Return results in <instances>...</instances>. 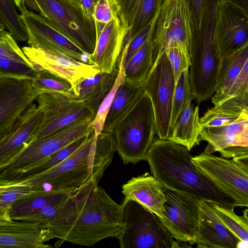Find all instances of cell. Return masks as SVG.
Segmentation results:
<instances>
[{
    "instance_id": "1",
    "label": "cell",
    "mask_w": 248,
    "mask_h": 248,
    "mask_svg": "<svg viewBox=\"0 0 248 248\" xmlns=\"http://www.w3.org/2000/svg\"><path fill=\"white\" fill-rule=\"evenodd\" d=\"M91 179L59 204L46 226L60 245L67 242L92 247L101 240L116 237L124 229L123 209Z\"/></svg>"
},
{
    "instance_id": "2",
    "label": "cell",
    "mask_w": 248,
    "mask_h": 248,
    "mask_svg": "<svg viewBox=\"0 0 248 248\" xmlns=\"http://www.w3.org/2000/svg\"><path fill=\"white\" fill-rule=\"evenodd\" d=\"M190 151L169 140L154 139L146 156L152 175L162 186L230 208L236 202L201 172L192 161Z\"/></svg>"
},
{
    "instance_id": "3",
    "label": "cell",
    "mask_w": 248,
    "mask_h": 248,
    "mask_svg": "<svg viewBox=\"0 0 248 248\" xmlns=\"http://www.w3.org/2000/svg\"><path fill=\"white\" fill-rule=\"evenodd\" d=\"M116 152L111 132L97 136L93 130L73 154L50 169L25 181L33 189H52L70 194L91 179L99 182Z\"/></svg>"
},
{
    "instance_id": "4",
    "label": "cell",
    "mask_w": 248,
    "mask_h": 248,
    "mask_svg": "<svg viewBox=\"0 0 248 248\" xmlns=\"http://www.w3.org/2000/svg\"><path fill=\"white\" fill-rule=\"evenodd\" d=\"M152 32L153 65L170 48L180 49L190 61L196 40L194 18L188 0H161Z\"/></svg>"
},
{
    "instance_id": "5",
    "label": "cell",
    "mask_w": 248,
    "mask_h": 248,
    "mask_svg": "<svg viewBox=\"0 0 248 248\" xmlns=\"http://www.w3.org/2000/svg\"><path fill=\"white\" fill-rule=\"evenodd\" d=\"M111 132L116 151L124 164L146 160L155 134V124L152 104L144 91Z\"/></svg>"
},
{
    "instance_id": "6",
    "label": "cell",
    "mask_w": 248,
    "mask_h": 248,
    "mask_svg": "<svg viewBox=\"0 0 248 248\" xmlns=\"http://www.w3.org/2000/svg\"><path fill=\"white\" fill-rule=\"evenodd\" d=\"M26 7L36 12L51 26L91 57L97 40L94 20L89 18L69 0H25Z\"/></svg>"
},
{
    "instance_id": "7",
    "label": "cell",
    "mask_w": 248,
    "mask_h": 248,
    "mask_svg": "<svg viewBox=\"0 0 248 248\" xmlns=\"http://www.w3.org/2000/svg\"><path fill=\"white\" fill-rule=\"evenodd\" d=\"M211 0L207 17L200 37L192 48L189 79L194 100L200 104L215 93L222 59L214 43L215 6Z\"/></svg>"
},
{
    "instance_id": "8",
    "label": "cell",
    "mask_w": 248,
    "mask_h": 248,
    "mask_svg": "<svg viewBox=\"0 0 248 248\" xmlns=\"http://www.w3.org/2000/svg\"><path fill=\"white\" fill-rule=\"evenodd\" d=\"M121 204L125 227L116 237L121 248H180L156 215L125 197Z\"/></svg>"
},
{
    "instance_id": "9",
    "label": "cell",
    "mask_w": 248,
    "mask_h": 248,
    "mask_svg": "<svg viewBox=\"0 0 248 248\" xmlns=\"http://www.w3.org/2000/svg\"><path fill=\"white\" fill-rule=\"evenodd\" d=\"M198 169L234 200L248 206V155L232 159L202 153L191 159Z\"/></svg>"
},
{
    "instance_id": "10",
    "label": "cell",
    "mask_w": 248,
    "mask_h": 248,
    "mask_svg": "<svg viewBox=\"0 0 248 248\" xmlns=\"http://www.w3.org/2000/svg\"><path fill=\"white\" fill-rule=\"evenodd\" d=\"M140 84L152 104L157 138L169 140L172 132L171 114L175 82L171 65L165 54L152 66Z\"/></svg>"
},
{
    "instance_id": "11",
    "label": "cell",
    "mask_w": 248,
    "mask_h": 248,
    "mask_svg": "<svg viewBox=\"0 0 248 248\" xmlns=\"http://www.w3.org/2000/svg\"><path fill=\"white\" fill-rule=\"evenodd\" d=\"M93 118L83 119L31 141L9 165L0 170V178L23 172L74 140L90 134Z\"/></svg>"
},
{
    "instance_id": "12",
    "label": "cell",
    "mask_w": 248,
    "mask_h": 248,
    "mask_svg": "<svg viewBox=\"0 0 248 248\" xmlns=\"http://www.w3.org/2000/svg\"><path fill=\"white\" fill-rule=\"evenodd\" d=\"M213 40L222 60L248 46V11L228 0H217Z\"/></svg>"
},
{
    "instance_id": "13",
    "label": "cell",
    "mask_w": 248,
    "mask_h": 248,
    "mask_svg": "<svg viewBox=\"0 0 248 248\" xmlns=\"http://www.w3.org/2000/svg\"><path fill=\"white\" fill-rule=\"evenodd\" d=\"M164 218L160 219L177 241L196 243L199 225L200 200L183 193L164 188Z\"/></svg>"
},
{
    "instance_id": "14",
    "label": "cell",
    "mask_w": 248,
    "mask_h": 248,
    "mask_svg": "<svg viewBox=\"0 0 248 248\" xmlns=\"http://www.w3.org/2000/svg\"><path fill=\"white\" fill-rule=\"evenodd\" d=\"M20 11L29 46L92 64L90 55L51 26L40 15L29 10L27 7Z\"/></svg>"
},
{
    "instance_id": "15",
    "label": "cell",
    "mask_w": 248,
    "mask_h": 248,
    "mask_svg": "<svg viewBox=\"0 0 248 248\" xmlns=\"http://www.w3.org/2000/svg\"><path fill=\"white\" fill-rule=\"evenodd\" d=\"M41 93L32 79L0 78V140Z\"/></svg>"
},
{
    "instance_id": "16",
    "label": "cell",
    "mask_w": 248,
    "mask_h": 248,
    "mask_svg": "<svg viewBox=\"0 0 248 248\" xmlns=\"http://www.w3.org/2000/svg\"><path fill=\"white\" fill-rule=\"evenodd\" d=\"M199 140L208 142L206 154L218 152L224 158L248 155V113L227 125L201 129Z\"/></svg>"
},
{
    "instance_id": "17",
    "label": "cell",
    "mask_w": 248,
    "mask_h": 248,
    "mask_svg": "<svg viewBox=\"0 0 248 248\" xmlns=\"http://www.w3.org/2000/svg\"><path fill=\"white\" fill-rule=\"evenodd\" d=\"M21 49L37 71L46 70L65 79L71 84L74 93L81 81L99 72L93 64L40 48L29 46Z\"/></svg>"
},
{
    "instance_id": "18",
    "label": "cell",
    "mask_w": 248,
    "mask_h": 248,
    "mask_svg": "<svg viewBox=\"0 0 248 248\" xmlns=\"http://www.w3.org/2000/svg\"><path fill=\"white\" fill-rule=\"evenodd\" d=\"M43 113L32 103L0 140V170L9 165L31 141L40 126Z\"/></svg>"
},
{
    "instance_id": "19",
    "label": "cell",
    "mask_w": 248,
    "mask_h": 248,
    "mask_svg": "<svg viewBox=\"0 0 248 248\" xmlns=\"http://www.w3.org/2000/svg\"><path fill=\"white\" fill-rule=\"evenodd\" d=\"M52 231L37 222L0 217V248H50Z\"/></svg>"
},
{
    "instance_id": "20",
    "label": "cell",
    "mask_w": 248,
    "mask_h": 248,
    "mask_svg": "<svg viewBox=\"0 0 248 248\" xmlns=\"http://www.w3.org/2000/svg\"><path fill=\"white\" fill-rule=\"evenodd\" d=\"M130 30L117 16L105 25L97 37L95 50L91 56L92 64L99 72L109 73L119 67V57Z\"/></svg>"
},
{
    "instance_id": "21",
    "label": "cell",
    "mask_w": 248,
    "mask_h": 248,
    "mask_svg": "<svg viewBox=\"0 0 248 248\" xmlns=\"http://www.w3.org/2000/svg\"><path fill=\"white\" fill-rule=\"evenodd\" d=\"M200 216L196 238L198 248H245L240 239L220 221L210 202L200 201Z\"/></svg>"
},
{
    "instance_id": "22",
    "label": "cell",
    "mask_w": 248,
    "mask_h": 248,
    "mask_svg": "<svg viewBox=\"0 0 248 248\" xmlns=\"http://www.w3.org/2000/svg\"><path fill=\"white\" fill-rule=\"evenodd\" d=\"M164 188L153 176L147 173L132 177L122 186V192L156 215L164 218V204L166 200Z\"/></svg>"
},
{
    "instance_id": "23",
    "label": "cell",
    "mask_w": 248,
    "mask_h": 248,
    "mask_svg": "<svg viewBox=\"0 0 248 248\" xmlns=\"http://www.w3.org/2000/svg\"><path fill=\"white\" fill-rule=\"evenodd\" d=\"M119 67L111 72H99L81 81L76 87V99L83 104L94 118L101 103L113 87Z\"/></svg>"
},
{
    "instance_id": "24",
    "label": "cell",
    "mask_w": 248,
    "mask_h": 248,
    "mask_svg": "<svg viewBox=\"0 0 248 248\" xmlns=\"http://www.w3.org/2000/svg\"><path fill=\"white\" fill-rule=\"evenodd\" d=\"M143 92L140 83L124 77L116 91L102 131L111 132L117 123L133 107Z\"/></svg>"
},
{
    "instance_id": "25",
    "label": "cell",
    "mask_w": 248,
    "mask_h": 248,
    "mask_svg": "<svg viewBox=\"0 0 248 248\" xmlns=\"http://www.w3.org/2000/svg\"><path fill=\"white\" fill-rule=\"evenodd\" d=\"M70 194L52 189H33L12 204L8 209V216L12 220H20L23 217L47 205L57 203L67 198Z\"/></svg>"
},
{
    "instance_id": "26",
    "label": "cell",
    "mask_w": 248,
    "mask_h": 248,
    "mask_svg": "<svg viewBox=\"0 0 248 248\" xmlns=\"http://www.w3.org/2000/svg\"><path fill=\"white\" fill-rule=\"evenodd\" d=\"M188 99L177 118L169 140L182 144L191 151L199 144V108Z\"/></svg>"
},
{
    "instance_id": "27",
    "label": "cell",
    "mask_w": 248,
    "mask_h": 248,
    "mask_svg": "<svg viewBox=\"0 0 248 248\" xmlns=\"http://www.w3.org/2000/svg\"><path fill=\"white\" fill-rule=\"evenodd\" d=\"M93 118L91 112L80 102L76 100L59 111L48 115H44L43 120L33 135L31 141L36 139L50 135L75 122Z\"/></svg>"
},
{
    "instance_id": "28",
    "label": "cell",
    "mask_w": 248,
    "mask_h": 248,
    "mask_svg": "<svg viewBox=\"0 0 248 248\" xmlns=\"http://www.w3.org/2000/svg\"><path fill=\"white\" fill-rule=\"evenodd\" d=\"M213 103L227 113L238 114L248 110V61L232 84Z\"/></svg>"
},
{
    "instance_id": "29",
    "label": "cell",
    "mask_w": 248,
    "mask_h": 248,
    "mask_svg": "<svg viewBox=\"0 0 248 248\" xmlns=\"http://www.w3.org/2000/svg\"><path fill=\"white\" fill-rule=\"evenodd\" d=\"M89 135L74 140L27 170L1 179L20 182L50 169L77 150L86 140Z\"/></svg>"
},
{
    "instance_id": "30",
    "label": "cell",
    "mask_w": 248,
    "mask_h": 248,
    "mask_svg": "<svg viewBox=\"0 0 248 248\" xmlns=\"http://www.w3.org/2000/svg\"><path fill=\"white\" fill-rule=\"evenodd\" d=\"M248 61V46L233 55L222 60L216 92L212 102L217 100L229 88L240 74L245 62Z\"/></svg>"
},
{
    "instance_id": "31",
    "label": "cell",
    "mask_w": 248,
    "mask_h": 248,
    "mask_svg": "<svg viewBox=\"0 0 248 248\" xmlns=\"http://www.w3.org/2000/svg\"><path fill=\"white\" fill-rule=\"evenodd\" d=\"M152 32L124 67L126 78L140 84L149 74L153 65Z\"/></svg>"
},
{
    "instance_id": "32",
    "label": "cell",
    "mask_w": 248,
    "mask_h": 248,
    "mask_svg": "<svg viewBox=\"0 0 248 248\" xmlns=\"http://www.w3.org/2000/svg\"><path fill=\"white\" fill-rule=\"evenodd\" d=\"M211 205L222 223L235 234L244 244L248 245V209L243 215H236L234 208H230L211 202Z\"/></svg>"
},
{
    "instance_id": "33",
    "label": "cell",
    "mask_w": 248,
    "mask_h": 248,
    "mask_svg": "<svg viewBox=\"0 0 248 248\" xmlns=\"http://www.w3.org/2000/svg\"><path fill=\"white\" fill-rule=\"evenodd\" d=\"M14 0H0V21L16 41H27L25 26Z\"/></svg>"
},
{
    "instance_id": "34",
    "label": "cell",
    "mask_w": 248,
    "mask_h": 248,
    "mask_svg": "<svg viewBox=\"0 0 248 248\" xmlns=\"http://www.w3.org/2000/svg\"><path fill=\"white\" fill-rule=\"evenodd\" d=\"M188 99L192 101L194 100V97L190 85L189 69H186L181 73L175 84L171 114L172 128L185 102Z\"/></svg>"
},
{
    "instance_id": "35",
    "label": "cell",
    "mask_w": 248,
    "mask_h": 248,
    "mask_svg": "<svg viewBox=\"0 0 248 248\" xmlns=\"http://www.w3.org/2000/svg\"><path fill=\"white\" fill-rule=\"evenodd\" d=\"M32 85L40 90L42 93L74 92L72 86L69 81L46 70L37 71L32 79Z\"/></svg>"
},
{
    "instance_id": "36",
    "label": "cell",
    "mask_w": 248,
    "mask_h": 248,
    "mask_svg": "<svg viewBox=\"0 0 248 248\" xmlns=\"http://www.w3.org/2000/svg\"><path fill=\"white\" fill-rule=\"evenodd\" d=\"M161 0H141L131 29L125 40L132 38L149 23L159 8Z\"/></svg>"
},
{
    "instance_id": "37",
    "label": "cell",
    "mask_w": 248,
    "mask_h": 248,
    "mask_svg": "<svg viewBox=\"0 0 248 248\" xmlns=\"http://www.w3.org/2000/svg\"><path fill=\"white\" fill-rule=\"evenodd\" d=\"M124 78V62L120 61L119 73L113 87L100 106L97 114L91 123V126L96 135L99 134L103 129L105 121L116 91Z\"/></svg>"
},
{
    "instance_id": "38",
    "label": "cell",
    "mask_w": 248,
    "mask_h": 248,
    "mask_svg": "<svg viewBox=\"0 0 248 248\" xmlns=\"http://www.w3.org/2000/svg\"><path fill=\"white\" fill-rule=\"evenodd\" d=\"M37 71L32 65L0 57V78L33 79Z\"/></svg>"
},
{
    "instance_id": "39",
    "label": "cell",
    "mask_w": 248,
    "mask_h": 248,
    "mask_svg": "<svg viewBox=\"0 0 248 248\" xmlns=\"http://www.w3.org/2000/svg\"><path fill=\"white\" fill-rule=\"evenodd\" d=\"M247 113L248 111H244L240 114L227 113L214 106L208 108L203 115L199 118L200 129L227 125L238 120Z\"/></svg>"
},
{
    "instance_id": "40",
    "label": "cell",
    "mask_w": 248,
    "mask_h": 248,
    "mask_svg": "<svg viewBox=\"0 0 248 248\" xmlns=\"http://www.w3.org/2000/svg\"><path fill=\"white\" fill-rule=\"evenodd\" d=\"M155 20V17H154L149 23L132 38L128 41L124 40L119 57L120 61L122 60L124 62V67L126 66L133 55L150 35L154 26Z\"/></svg>"
},
{
    "instance_id": "41",
    "label": "cell",
    "mask_w": 248,
    "mask_h": 248,
    "mask_svg": "<svg viewBox=\"0 0 248 248\" xmlns=\"http://www.w3.org/2000/svg\"><path fill=\"white\" fill-rule=\"evenodd\" d=\"M12 181L0 193V207L8 210L14 202L33 190L25 181Z\"/></svg>"
},
{
    "instance_id": "42",
    "label": "cell",
    "mask_w": 248,
    "mask_h": 248,
    "mask_svg": "<svg viewBox=\"0 0 248 248\" xmlns=\"http://www.w3.org/2000/svg\"><path fill=\"white\" fill-rule=\"evenodd\" d=\"M0 57L11 59L33 66L22 49L18 46L16 40L7 31L2 38L0 39Z\"/></svg>"
},
{
    "instance_id": "43",
    "label": "cell",
    "mask_w": 248,
    "mask_h": 248,
    "mask_svg": "<svg viewBox=\"0 0 248 248\" xmlns=\"http://www.w3.org/2000/svg\"><path fill=\"white\" fill-rule=\"evenodd\" d=\"M117 16L112 0H99L95 6L94 18L97 37L105 25L114 16Z\"/></svg>"
},
{
    "instance_id": "44",
    "label": "cell",
    "mask_w": 248,
    "mask_h": 248,
    "mask_svg": "<svg viewBox=\"0 0 248 248\" xmlns=\"http://www.w3.org/2000/svg\"><path fill=\"white\" fill-rule=\"evenodd\" d=\"M118 17L122 23L131 29L141 0H112Z\"/></svg>"
},
{
    "instance_id": "45",
    "label": "cell",
    "mask_w": 248,
    "mask_h": 248,
    "mask_svg": "<svg viewBox=\"0 0 248 248\" xmlns=\"http://www.w3.org/2000/svg\"><path fill=\"white\" fill-rule=\"evenodd\" d=\"M191 7L197 39L202 33L208 13L211 0H188Z\"/></svg>"
},
{
    "instance_id": "46",
    "label": "cell",
    "mask_w": 248,
    "mask_h": 248,
    "mask_svg": "<svg viewBox=\"0 0 248 248\" xmlns=\"http://www.w3.org/2000/svg\"><path fill=\"white\" fill-rule=\"evenodd\" d=\"M164 54L167 55L171 65L176 84L181 73L189 68L190 61L177 48H170L166 50Z\"/></svg>"
},
{
    "instance_id": "47",
    "label": "cell",
    "mask_w": 248,
    "mask_h": 248,
    "mask_svg": "<svg viewBox=\"0 0 248 248\" xmlns=\"http://www.w3.org/2000/svg\"><path fill=\"white\" fill-rule=\"evenodd\" d=\"M79 8L90 18L93 17L96 5L99 0H69Z\"/></svg>"
},
{
    "instance_id": "48",
    "label": "cell",
    "mask_w": 248,
    "mask_h": 248,
    "mask_svg": "<svg viewBox=\"0 0 248 248\" xmlns=\"http://www.w3.org/2000/svg\"><path fill=\"white\" fill-rule=\"evenodd\" d=\"M248 11V0H227Z\"/></svg>"
},
{
    "instance_id": "49",
    "label": "cell",
    "mask_w": 248,
    "mask_h": 248,
    "mask_svg": "<svg viewBox=\"0 0 248 248\" xmlns=\"http://www.w3.org/2000/svg\"><path fill=\"white\" fill-rule=\"evenodd\" d=\"M14 2L18 8V9L20 10L25 7L26 6L25 3V0H14Z\"/></svg>"
},
{
    "instance_id": "50",
    "label": "cell",
    "mask_w": 248,
    "mask_h": 248,
    "mask_svg": "<svg viewBox=\"0 0 248 248\" xmlns=\"http://www.w3.org/2000/svg\"><path fill=\"white\" fill-rule=\"evenodd\" d=\"M9 217L8 210L0 207V217Z\"/></svg>"
},
{
    "instance_id": "51",
    "label": "cell",
    "mask_w": 248,
    "mask_h": 248,
    "mask_svg": "<svg viewBox=\"0 0 248 248\" xmlns=\"http://www.w3.org/2000/svg\"><path fill=\"white\" fill-rule=\"evenodd\" d=\"M6 32V31L4 25L0 21V39L2 38Z\"/></svg>"
},
{
    "instance_id": "52",
    "label": "cell",
    "mask_w": 248,
    "mask_h": 248,
    "mask_svg": "<svg viewBox=\"0 0 248 248\" xmlns=\"http://www.w3.org/2000/svg\"></svg>"
}]
</instances>
